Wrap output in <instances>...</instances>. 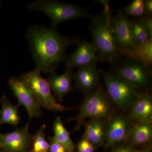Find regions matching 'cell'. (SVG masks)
I'll list each match as a JSON object with an SVG mask.
<instances>
[{"label":"cell","instance_id":"cell-1","mask_svg":"<svg viewBox=\"0 0 152 152\" xmlns=\"http://www.w3.org/2000/svg\"><path fill=\"white\" fill-rule=\"evenodd\" d=\"M27 37L35 61V69L44 73L55 72L65 60L67 47L76 42V39L62 35L55 28L38 26L31 27Z\"/></svg>","mask_w":152,"mask_h":152},{"label":"cell","instance_id":"cell-2","mask_svg":"<svg viewBox=\"0 0 152 152\" xmlns=\"http://www.w3.org/2000/svg\"><path fill=\"white\" fill-rule=\"evenodd\" d=\"M104 6L102 14L93 18V43L102 61L116 62L120 59L115 35L112 28L111 11L107 1H100Z\"/></svg>","mask_w":152,"mask_h":152},{"label":"cell","instance_id":"cell-3","mask_svg":"<svg viewBox=\"0 0 152 152\" xmlns=\"http://www.w3.org/2000/svg\"><path fill=\"white\" fill-rule=\"evenodd\" d=\"M108 96L100 89L88 94L83 101L77 115L70 120L77 122L74 132L80 130L87 119L102 120L110 117L113 108Z\"/></svg>","mask_w":152,"mask_h":152},{"label":"cell","instance_id":"cell-4","mask_svg":"<svg viewBox=\"0 0 152 152\" xmlns=\"http://www.w3.org/2000/svg\"><path fill=\"white\" fill-rule=\"evenodd\" d=\"M20 79L28 88L41 107L58 112L72 109L57 102L48 80L41 76V72L37 69L24 74Z\"/></svg>","mask_w":152,"mask_h":152},{"label":"cell","instance_id":"cell-5","mask_svg":"<svg viewBox=\"0 0 152 152\" xmlns=\"http://www.w3.org/2000/svg\"><path fill=\"white\" fill-rule=\"evenodd\" d=\"M28 9L47 15L51 20L53 28L62 22L88 16L86 11L80 7L54 1L37 0L28 5Z\"/></svg>","mask_w":152,"mask_h":152},{"label":"cell","instance_id":"cell-6","mask_svg":"<svg viewBox=\"0 0 152 152\" xmlns=\"http://www.w3.org/2000/svg\"><path fill=\"white\" fill-rule=\"evenodd\" d=\"M109 98L116 105L123 110L130 108L140 94L134 86L116 74L100 71Z\"/></svg>","mask_w":152,"mask_h":152},{"label":"cell","instance_id":"cell-7","mask_svg":"<svg viewBox=\"0 0 152 152\" xmlns=\"http://www.w3.org/2000/svg\"><path fill=\"white\" fill-rule=\"evenodd\" d=\"M115 71L137 90L145 89L149 83L151 75L149 67L136 61L127 58L116 67Z\"/></svg>","mask_w":152,"mask_h":152},{"label":"cell","instance_id":"cell-8","mask_svg":"<svg viewBox=\"0 0 152 152\" xmlns=\"http://www.w3.org/2000/svg\"><path fill=\"white\" fill-rule=\"evenodd\" d=\"M111 23L119 53L126 56L136 45L132 34L131 20L119 12L112 16Z\"/></svg>","mask_w":152,"mask_h":152},{"label":"cell","instance_id":"cell-9","mask_svg":"<svg viewBox=\"0 0 152 152\" xmlns=\"http://www.w3.org/2000/svg\"><path fill=\"white\" fill-rule=\"evenodd\" d=\"M29 123L23 127L4 134L0 133V148L4 152H26L32 145L34 136L29 131Z\"/></svg>","mask_w":152,"mask_h":152},{"label":"cell","instance_id":"cell-10","mask_svg":"<svg viewBox=\"0 0 152 152\" xmlns=\"http://www.w3.org/2000/svg\"><path fill=\"white\" fill-rule=\"evenodd\" d=\"M133 126L130 119L124 115L112 118L105 125L106 149L128 140Z\"/></svg>","mask_w":152,"mask_h":152},{"label":"cell","instance_id":"cell-11","mask_svg":"<svg viewBox=\"0 0 152 152\" xmlns=\"http://www.w3.org/2000/svg\"><path fill=\"white\" fill-rule=\"evenodd\" d=\"M8 84L18 101L19 105L23 106L26 110L30 120L42 116L40 106L21 79L12 78L9 80Z\"/></svg>","mask_w":152,"mask_h":152},{"label":"cell","instance_id":"cell-12","mask_svg":"<svg viewBox=\"0 0 152 152\" xmlns=\"http://www.w3.org/2000/svg\"><path fill=\"white\" fill-rule=\"evenodd\" d=\"M96 50L93 43L83 41L78 44L75 50L65 60L66 69H72L97 62Z\"/></svg>","mask_w":152,"mask_h":152},{"label":"cell","instance_id":"cell-13","mask_svg":"<svg viewBox=\"0 0 152 152\" xmlns=\"http://www.w3.org/2000/svg\"><path fill=\"white\" fill-rule=\"evenodd\" d=\"M100 73L96 62L79 68L74 76L76 88L86 94L92 91L99 83Z\"/></svg>","mask_w":152,"mask_h":152},{"label":"cell","instance_id":"cell-14","mask_svg":"<svg viewBox=\"0 0 152 152\" xmlns=\"http://www.w3.org/2000/svg\"><path fill=\"white\" fill-rule=\"evenodd\" d=\"M49 74L47 80L52 92L60 102H62L64 97L72 90V70L66 69L64 74L59 75L55 71Z\"/></svg>","mask_w":152,"mask_h":152},{"label":"cell","instance_id":"cell-15","mask_svg":"<svg viewBox=\"0 0 152 152\" xmlns=\"http://www.w3.org/2000/svg\"><path fill=\"white\" fill-rule=\"evenodd\" d=\"M129 119L136 123L152 122V100L147 93L140 94L137 100L131 107Z\"/></svg>","mask_w":152,"mask_h":152},{"label":"cell","instance_id":"cell-16","mask_svg":"<svg viewBox=\"0 0 152 152\" xmlns=\"http://www.w3.org/2000/svg\"><path fill=\"white\" fill-rule=\"evenodd\" d=\"M83 137L94 146L100 147L105 143V125L102 119H91L86 123Z\"/></svg>","mask_w":152,"mask_h":152},{"label":"cell","instance_id":"cell-17","mask_svg":"<svg viewBox=\"0 0 152 152\" xmlns=\"http://www.w3.org/2000/svg\"><path fill=\"white\" fill-rule=\"evenodd\" d=\"M152 138L151 122L144 121L133 125L128 140L135 146L141 145L149 142Z\"/></svg>","mask_w":152,"mask_h":152},{"label":"cell","instance_id":"cell-18","mask_svg":"<svg viewBox=\"0 0 152 152\" xmlns=\"http://www.w3.org/2000/svg\"><path fill=\"white\" fill-rule=\"evenodd\" d=\"M1 108L0 110V125L18 124L20 118L18 112V106L11 102L7 97L3 96L1 99Z\"/></svg>","mask_w":152,"mask_h":152},{"label":"cell","instance_id":"cell-19","mask_svg":"<svg viewBox=\"0 0 152 152\" xmlns=\"http://www.w3.org/2000/svg\"><path fill=\"white\" fill-rule=\"evenodd\" d=\"M126 57L127 58L150 67L152 64V39L143 45H136Z\"/></svg>","mask_w":152,"mask_h":152},{"label":"cell","instance_id":"cell-20","mask_svg":"<svg viewBox=\"0 0 152 152\" xmlns=\"http://www.w3.org/2000/svg\"><path fill=\"white\" fill-rule=\"evenodd\" d=\"M54 136L56 141L62 144L71 152H73L75 145L71 138L70 134L66 129L60 117H57L53 124Z\"/></svg>","mask_w":152,"mask_h":152},{"label":"cell","instance_id":"cell-21","mask_svg":"<svg viewBox=\"0 0 152 152\" xmlns=\"http://www.w3.org/2000/svg\"><path fill=\"white\" fill-rule=\"evenodd\" d=\"M131 29L136 45H142L151 39L149 38L142 18L138 20H131Z\"/></svg>","mask_w":152,"mask_h":152},{"label":"cell","instance_id":"cell-22","mask_svg":"<svg viewBox=\"0 0 152 152\" xmlns=\"http://www.w3.org/2000/svg\"><path fill=\"white\" fill-rule=\"evenodd\" d=\"M46 125L44 124L34 136L31 152H49V142L46 139Z\"/></svg>","mask_w":152,"mask_h":152},{"label":"cell","instance_id":"cell-23","mask_svg":"<svg viewBox=\"0 0 152 152\" xmlns=\"http://www.w3.org/2000/svg\"><path fill=\"white\" fill-rule=\"evenodd\" d=\"M126 16L142 18L145 15L143 0H134L124 9Z\"/></svg>","mask_w":152,"mask_h":152},{"label":"cell","instance_id":"cell-24","mask_svg":"<svg viewBox=\"0 0 152 152\" xmlns=\"http://www.w3.org/2000/svg\"><path fill=\"white\" fill-rule=\"evenodd\" d=\"M95 149V146L84 137L77 145V152H94Z\"/></svg>","mask_w":152,"mask_h":152},{"label":"cell","instance_id":"cell-25","mask_svg":"<svg viewBox=\"0 0 152 152\" xmlns=\"http://www.w3.org/2000/svg\"><path fill=\"white\" fill-rule=\"evenodd\" d=\"M49 152H71L62 144L56 141L53 137H49Z\"/></svg>","mask_w":152,"mask_h":152},{"label":"cell","instance_id":"cell-26","mask_svg":"<svg viewBox=\"0 0 152 152\" xmlns=\"http://www.w3.org/2000/svg\"><path fill=\"white\" fill-rule=\"evenodd\" d=\"M135 146L132 144H126L116 146L112 152H136Z\"/></svg>","mask_w":152,"mask_h":152},{"label":"cell","instance_id":"cell-27","mask_svg":"<svg viewBox=\"0 0 152 152\" xmlns=\"http://www.w3.org/2000/svg\"><path fill=\"white\" fill-rule=\"evenodd\" d=\"M142 20L149 39H152V19L150 16L142 18Z\"/></svg>","mask_w":152,"mask_h":152},{"label":"cell","instance_id":"cell-28","mask_svg":"<svg viewBox=\"0 0 152 152\" xmlns=\"http://www.w3.org/2000/svg\"><path fill=\"white\" fill-rule=\"evenodd\" d=\"M145 11L146 16H151L152 13V1L146 0L144 1Z\"/></svg>","mask_w":152,"mask_h":152},{"label":"cell","instance_id":"cell-29","mask_svg":"<svg viewBox=\"0 0 152 152\" xmlns=\"http://www.w3.org/2000/svg\"><path fill=\"white\" fill-rule=\"evenodd\" d=\"M136 152H151V148L150 147L145 146L140 151L137 150Z\"/></svg>","mask_w":152,"mask_h":152},{"label":"cell","instance_id":"cell-30","mask_svg":"<svg viewBox=\"0 0 152 152\" xmlns=\"http://www.w3.org/2000/svg\"><path fill=\"white\" fill-rule=\"evenodd\" d=\"M0 152H4V151L2 152V151H0Z\"/></svg>","mask_w":152,"mask_h":152}]
</instances>
